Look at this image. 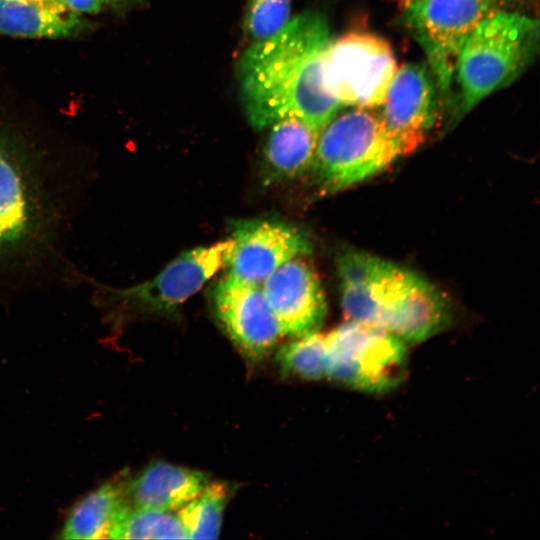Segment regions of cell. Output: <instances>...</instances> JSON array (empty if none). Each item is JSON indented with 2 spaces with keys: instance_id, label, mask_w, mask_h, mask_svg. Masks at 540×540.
Segmentation results:
<instances>
[{
  "instance_id": "obj_4",
  "label": "cell",
  "mask_w": 540,
  "mask_h": 540,
  "mask_svg": "<svg viewBox=\"0 0 540 540\" xmlns=\"http://www.w3.org/2000/svg\"><path fill=\"white\" fill-rule=\"evenodd\" d=\"M539 23L526 15L492 12L466 39L456 63L458 118L489 94L513 82L538 50Z\"/></svg>"
},
{
  "instance_id": "obj_24",
  "label": "cell",
  "mask_w": 540,
  "mask_h": 540,
  "mask_svg": "<svg viewBox=\"0 0 540 540\" xmlns=\"http://www.w3.org/2000/svg\"><path fill=\"white\" fill-rule=\"evenodd\" d=\"M411 1H413V0H399V3L401 4L402 7H404L405 5L410 3Z\"/></svg>"
},
{
  "instance_id": "obj_18",
  "label": "cell",
  "mask_w": 540,
  "mask_h": 540,
  "mask_svg": "<svg viewBox=\"0 0 540 540\" xmlns=\"http://www.w3.org/2000/svg\"><path fill=\"white\" fill-rule=\"evenodd\" d=\"M228 495L227 484L208 483L195 498L176 511L188 539L218 537Z\"/></svg>"
},
{
  "instance_id": "obj_17",
  "label": "cell",
  "mask_w": 540,
  "mask_h": 540,
  "mask_svg": "<svg viewBox=\"0 0 540 540\" xmlns=\"http://www.w3.org/2000/svg\"><path fill=\"white\" fill-rule=\"evenodd\" d=\"M127 482L116 479L94 489L69 511L59 538L67 540L109 539L120 516L130 505Z\"/></svg>"
},
{
  "instance_id": "obj_16",
  "label": "cell",
  "mask_w": 540,
  "mask_h": 540,
  "mask_svg": "<svg viewBox=\"0 0 540 540\" xmlns=\"http://www.w3.org/2000/svg\"><path fill=\"white\" fill-rule=\"evenodd\" d=\"M86 27L85 17L59 3L0 0V34L23 38L59 39L75 36Z\"/></svg>"
},
{
  "instance_id": "obj_13",
  "label": "cell",
  "mask_w": 540,
  "mask_h": 540,
  "mask_svg": "<svg viewBox=\"0 0 540 540\" xmlns=\"http://www.w3.org/2000/svg\"><path fill=\"white\" fill-rule=\"evenodd\" d=\"M302 256L279 266L261 284L281 337H300L320 329L326 300L314 270Z\"/></svg>"
},
{
  "instance_id": "obj_5",
  "label": "cell",
  "mask_w": 540,
  "mask_h": 540,
  "mask_svg": "<svg viewBox=\"0 0 540 540\" xmlns=\"http://www.w3.org/2000/svg\"><path fill=\"white\" fill-rule=\"evenodd\" d=\"M233 240L185 251L151 279L116 287L87 275L92 305L114 323L133 316L164 313L198 292L226 264Z\"/></svg>"
},
{
  "instance_id": "obj_1",
  "label": "cell",
  "mask_w": 540,
  "mask_h": 540,
  "mask_svg": "<svg viewBox=\"0 0 540 540\" xmlns=\"http://www.w3.org/2000/svg\"><path fill=\"white\" fill-rule=\"evenodd\" d=\"M98 178L93 155L0 125V300L85 285L70 241Z\"/></svg>"
},
{
  "instance_id": "obj_25",
  "label": "cell",
  "mask_w": 540,
  "mask_h": 540,
  "mask_svg": "<svg viewBox=\"0 0 540 540\" xmlns=\"http://www.w3.org/2000/svg\"><path fill=\"white\" fill-rule=\"evenodd\" d=\"M36 1H46V2H55V3H59L57 0H36ZM60 4V3H59Z\"/></svg>"
},
{
  "instance_id": "obj_9",
  "label": "cell",
  "mask_w": 540,
  "mask_h": 540,
  "mask_svg": "<svg viewBox=\"0 0 540 540\" xmlns=\"http://www.w3.org/2000/svg\"><path fill=\"white\" fill-rule=\"evenodd\" d=\"M494 5L495 0H413L403 7L405 22L426 54L443 101H449L463 44Z\"/></svg>"
},
{
  "instance_id": "obj_23",
  "label": "cell",
  "mask_w": 540,
  "mask_h": 540,
  "mask_svg": "<svg viewBox=\"0 0 540 540\" xmlns=\"http://www.w3.org/2000/svg\"><path fill=\"white\" fill-rule=\"evenodd\" d=\"M101 1L103 2L104 5H107V4H116L123 0H101Z\"/></svg>"
},
{
  "instance_id": "obj_19",
  "label": "cell",
  "mask_w": 540,
  "mask_h": 540,
  "mask_svg": "<svg viewBox=\"0 0 540 540\" xmlns=\"http://www.w3.org/2000/svg\"><path fill=\"white\" fill-rule=\"evenodd\" d=\"M109 539H187L176 514L129 505Z\"/></svg>"
},
{
  "instance_id": "obj_21",
  "label": "cell",
  "mask_w": 540,
  "mask_h": 540,
  "mask_svg": "<svg viewBox=\"0 0 540 540\" xmlns=\"http://www.w3.org/2000/svg\"><path fill=\"white\" fill-rule=\"evenodd\" d=\"M289 15L290 0H247L245 32L253 42L263 40L279 31Z\"/></svg>"
},
{
  "instance_id": "obj_3",
  "label": "cell",
  "mask_w": 540,
  "mask_h": 540,
  "mask_svg": "<svg viewBox=\"0 0 540 540\" xmlns=\"http://www.w3.org/2000/svg\"><path fill=\"white\" fill-rule=\"evenodd\" d=\"M346 320L383 329L418 343L444 329L450 312L444 295L419 275L361 252L336 261Z\"/></svg>"
},
{
  "instance_id": "obj_14",
  "label": "cell",
  "mask_w": 540,
  "mask_h": 540,
  "mask_svg": "<svg viewBox=\"0 0 540 540\" xmlns=\"http://www.w3.org/2000/svg\"><path fill=\"white\" fill-rule=\"evenodd\" d=\"M209 483L205 473L155 461L127 482L129 504L134 507L173 512L195 498Z\"/></svg>"
},
{
  "instance_id": "obj_2",
  "label": "cell",
  "mask_w": 540,
  "mask_h": 540,
  "mask_svg": "<svg viewBox=\"0 0 540 540\" xmlns=\"http://www.w3.org/2000/svg\"><path fill=\"white\" fill-rule=\"evenodd\" d=\"M330 41L327 20L309 11L249 46L239 61L238 78L244 112L254 128L295 116L319 134L335 117L341 105L323 80Z\"/></svg>"
},
{
  "instance_id": "obj_10",
  "label": "cell",
  "mask_w": 540,
  "mask_h": 540,
  "mask_svg": "<svg viewBox=\"0 0 540 540\" xmlns=\"http://www.w3.org/2000/svg\"><path fill=\"white\" fill-rule=\"evenodd\" d=\"M379 114L385 132L400 156L417 149L438 117L437 90L424 64L397 69Z\"/></svg>"
},
{
  "instance_id": "obj_22",
  "label": "cell",
  "mask_w": 540,
  "mask_h": 540,
  "mask_svg": "<svg viewBox=\"0 0 540 540\" xmlns=\"http://www.w3.org/2000/svg\"><path fill=\"white\" fill-rule=\"evenodd\" d=\"M66 9L79 15H94L102 11L101 0H57Z\"/></svg>"
},
{
  "instance_id": "obj_12",
  "label": "cell",
  "mask_w": 540,
  "mask_h": 540,
  "mask_svg": "<svg viewBox=\"0 0 540 540\" xmlns=\"http://www.w3.org/2000/svg\"><path fill=\"white\" fill-rule=\"evenodd\" d=\"M215 314L230 339L251 362L267 356L281 337L261 285L227 275L213 293Z\"/></svg>"
},
{
  "instance_id": "obj_15",
  "label": "cell",
  "mask_w": 540,
  "mask_h": 540,
  "mask_svg": "<svg viewBox=\"0 0 540 540\" xmlns=\"http://www.w3.org/2000/svg\"><path fill=\"white\" fill-rule=\"evenodd\" d=\"M263 152V180L265 184L297 178L309 170L318 133L295 116L276 120Z\"/></svg>"
},
{
  "instance_id": "obj_6",
  "label": "cell",
  "mask_w": 540,
  "mask_h": 540,
  "mask_svg": "<svg viewBox=\"0 0 540 540\" xmlns=\"http://www.w3.org/2000/svg\"><path fill=\"white\" fill-rule=\"evenodd\" d=\"M399 156L379 114L357 108L320 131L309 171L318 194L327 195L375 176Z\"/></svg>"
},
{
  "instance_id": "obj_7",
  "label": "cell",
  "mask_w": 540,
  "mask_h": 540,
  "mask_svg": "<svg viewBox=\"0 0 540 540\" xmlns=\"http://www.w3.org/2000/svg\"><path fill=\"white\" fill-rule=\"evenodd\" d=\"M325 376L369 392L396 387L406 373V343L383 329L346 321L325 335Z\"/></svg>"
},
{
  "instance_id": "obj_8",
  "label": "cell",
  "mask_w": 540,
  "mask_h": 540,
  "mask_svg": "<svg viewBox=\"0 0 540 540\" xmlns=\"http://www.w3.org/2000/svg\"><path fill=\"white\" fill-rule=\"evenodd\" d=\"M396 70L390 44L371 33H347L325 50L324 85L341 106H381Z\"/></svg>"
},
{
  "instance_id": "obj_20",
  "label": "cell",
  "mask_w": 540,
  "mask_h": 540,
  "mask_svg": "<svg viewBox=\"0 0 540 540\" xmlns=\"http://www.w3.org/2000/svg\"><path fill=\"white\" fill-rule=\"evenodd\" d=\"M325 355V335L316 331L283 345L276 361L285 375L319 380L325 376Z\"/></svg>"
},
{
  "instance_id": "obj_11",
  "label": "cell",
  "mask_w": 540,
  "mask_h": 540,
  "mask_svg": "<svg viewBox=\"0 0 540 540\" xmlns=\"http://www.w3.org/2000/svg\"><path fill=\"white\" fill-rule=\"evenodd\" d=\"M232 236L233 247L226 262L228 275L258 285L286 261L307 255L312 249L300 229L276 220L235 221Z\"/></svg>"
}]
</instances>
